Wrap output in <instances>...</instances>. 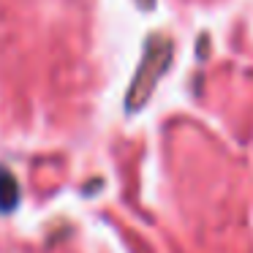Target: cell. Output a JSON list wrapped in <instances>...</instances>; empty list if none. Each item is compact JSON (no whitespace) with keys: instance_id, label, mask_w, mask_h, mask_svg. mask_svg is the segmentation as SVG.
I'll return each instance as SVG.
<instances>
[{"instance_id":"cell-1","label":"cell","mask_w":253,"mask_h":253,"mask_svg":"<svg viewBox=\"0 0 253 253\" xmlns=\"http://www.w3.org/2000/svg\"><path fill=\"white\" fill-rule=\"evenodd\" d=\"M169 60H171V41L164 39V36H153L147 41V52H144L142 66H139L136 77H133L131 87H128V98H126L128 112H139L147 104V98L153 95V87L169 68Z\"/></svg>"},{"instance_id":"cell-2","label":"cell","mask_w":253,"mask_h":253,"mask_svg":"<svg viewBox=\"0 0 253 253\" xmlns=\"http://www.w3.org/2000/svg\"><path fill=\"white\" fill-rule=\"evenodd\" d=\"M19 202V185L17 177L8 169H0V212H11Z\"/></svg>"},{"instance_id":"cell-3","label":"cell","mask_w":253,"mask_h":253,"mask_svg":"<svg viewBox=\"0 0 253 253\" xmlns=\"http://www.w3.org/2000/svg\"><path fill=\"white\" fill-rule=\"evenodd\" d=\"M136 3H139V6H142V8H150V6H153V3H155V0H136Z\"/></svg>"}]
</instances>
